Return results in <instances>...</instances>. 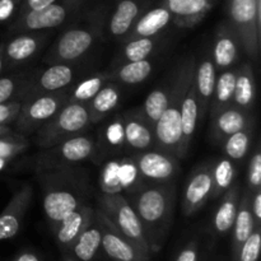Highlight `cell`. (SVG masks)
<instances>
[{
    "instance_id": "836d02e7",
    "label": "cell",
    "mask_w": 261,
    "mask_h": 261,
    "mask_svg": "<svg viewBox=\"0 0 261 261\" xmlns=\"http://www.w3.org/2000/svg\"><path fill=\"white\" fill-rule=\"evenodd\" d=\"M224 142V152L228 155L229 160L241 161L246 157L250 147V129L249 126L244 130L229 135Z\"/></svg>"
},
{
    "instance_id": "681fc988",
    "label": "cell",
    "mask_w": 261,
    "mask_h": 261,
    "mask_svg": "<svg viewBox=\"0 0 261 261\" xmlns=\"http://www.w3.org/2000/svg\"><path fill=\"white\" fill-rule=\"evenodd\" d=\"M4 43H0V71L3 70V65H4Z\"/></svg>"
},
{
    "instance_id": "f35d334b",
    "label": "cell",
    "mask_w": 261,
    "mask_h": 261,
    "mask_svg": "<svg viewBox=\"0 0 261 261\" xmlns=\"http://www.w3.org/2000/svg\"><path fill=\"white\" fill-rule=\"evenodd\" d=\"M247 185L250 191L259 190L261 186V153L257 149L252 154L249 163V172H247Z\"/></svg>"
},
{
    "instance_id": "e575fe53",
    "label": "cell",
    "mask_w": 261,
    "mask_h": 261,
    "mask_svg": "<svg viewBox=\"0 0 261 261\" xmlns=\"http://www.w3.org/2000/svg\"><path fill=\"white\" fill-rule=\"evenodd\" d=\"M106 81V74H98V75L91 76V78L81 82V83L74 88V92L73 94H71L69 102H73V103H86V102H89L97 93H98L99 89L103 87Z\"/></svg>"
},
{
    "instance_id": "9a60e30c",
    "label": "cell",
    "mask_w": 261,
    "mask_h": 261,
    "mask_svg": "<svg viewBox=\"0 0 261 261\" xmlns=\"http://www.w3.org/2000/svg\"><path fill=\"white\" fill-rule=\"evenodd\" d=\"M81 205L78 198L66 190L51 191L43 198V211L54 227L58 226L66 216Z\"/></svg>"
},
{
    "instance_id": "7402d4cb",
    "label": "cell",
    "mask_w": 261,
    "mask_h": 261,
    "mask_svg": "<svg viewBox=\"0 0 261 261\" xmlns=\"http://www.w3.org/2000/svg\"><path fill=\"white\" fill-rule=\"evenodd\" d=\"M255 94H256V87H255L254 71L249 64H245L239 71H236L232 105L247 111L254 105Z\"/></svg>"
},
{
    "instance_id": "2e32d148",
    "label": "cell",
    "mask_w": 261,
    "mask_h": 261,
    "mask_svg": "<svg viewBox=\"0 0 261 261\" xmlns=\"http://www.w3.org/2000/svg\"><path fill=\"white\" fill-rule=\"evenodd\" d=\"M241 45L240 38L237 36L233 27L223 28L217 35L216 43L213 48V63L216 69L224 70L233 65L239 56V46Z\"/></svg>"
},
{
    "instance_id": "d6a6232c",
    "label": "cell",
    "mask_w": 261,
    "mask_h": 261,
    "mask_svg": "<svg viewBox=\"0 0 261 261\" xmlns=\"http://www.w3.org/2000/svg\"><path fill=\"white\" fill-rule=\"evenodd\" d=\"M168 98H170V92H165L163 89L157 88L153 92H150L147 96L143 107L145 120L148 125H150V129L153 130L155 122L160 120L165 110L168 106Z\"/></svg>"
},
{
    "instance_id": "7bdbcfd3",
    "label": "cell",
    "mask_w": 261,
    "mask_h": 261,
    "mask_svg": "<svg viewBox=\"0 0 261 261\" xmlns=\"http://www.w3.org/2000/svg\"><path fill=\"white\" fill-rule=\"evenodd\" d=\"M107 139L115 145H120L125 140L124 138V125L120 122H115L107 129Z\"/></svg>"
},
{
    "instance_id": "5bb4252c",
    "label": "cell",
    "mask_w": 261,
    "mask_h": 261,
    "mask_svg": "<svg viewBox=\"0 0 261 261\" xmlns=\"http://www.w3.org/2000/svg\"><path fill=\"white\" fill-rule=\"evenodd\" d=\"M217 81V69L214 66L213 59L208 58L195 66L194 71V89L198 98L199 112L204 114L212 102L214 93V87Z\"/></svg>"
},
{
    "instance_id": "7a4b0ae2",
    "label": "cell",
    "mask_w": 261,
    "mask_h": 261,
    "mask_svg": "<svg viewBox=\"0 0 261 261\" xmlns=\"http://www.w3.org/2000/svg\"><path fill=\"white\" fill-rule=\"evenodd\" d=\"M173 195L172 186L161 185L145 189L135 200L134 209L142 221L152 252L161 249L165 239L172 214Z\"/></svg>"
},
{
    "instance_id": "d590c367",
    "label": "cell",
    "mask_w": 261,
    "mask_h": 261,
    "mask_svg": "<svg viewBox=\"0 0 261 261\" xmlns=\"http://www.w3.org/2000/svg\"><path fill=\"white\" fill-rule=\"evenodd\" d=\"M261 247V226L255 227L254 232L241 245L233 256V261H257Z\"/></svg>"
},
{
    "instance_id": "d6986e66",
    "label": "cell",
    "mask_w": 261,
    "mask_h": 261,
    "mask_svg": "<svg viewBox=\"0 0 261 261\" xmlns=\"http://www.w3.org/2000/svg\"><path fill=\"white\" fill-rule=\"evenodd\" d=\"M251 191H246L242 196L241 201L239 203L236 218H234L233 227V239H232V256L236 255L241 245L247 240V237L254 232L256 223H255L254 216L251 212Z\"/></svg>"
},
{
    "instance_id": "9c48e42d",
    "label": "cell",
    "mask_w": 261,
    "mask_h": 261,
    "mask_svg": "<svg viewBox=\"0 0 261 261\" xmlns=\"http://www.w3.org/2000/svg\"><path fill=\"white\" fill-rule=\"evenodd\" d=\"M199 119V105L196 98L195 89H194V79L189 86L182 103H181V140L177 149V160L186 157L190 149L191 142L196 132V124Z\"/></svg>"
},
{
    "instance_id": "b9f144b4",
    "label": "cell",
    "mask_w": 261,
    "mask_h": 261,
    "mask_svg": "<svg viewBox=\"0 0 261 261\" xmlns=\"http://www.w3.org/2000/svg\"><path fill=\"white\" fill-rule=\"evenodd\" d=\"M175 261H199V246L195 241H191L180 250Z\"/></svg>"
},
{
    "instance_id": "484cf974",
    "label": "cell",
    "mask_w": 261,
    "mask_h": 261,
    "mask_svg": "<svg viewBox=\"0 0 261 261\" xmlns=\"http://www.w3.org/2000/svg\"><path fill=\"white\" fill-rule=\"evenodd\" d=\"M120 102V91L116 86L110 84L99 89L98 93L91 99L89 117L91 121H98L111 112Z\"/></svg>"
},
{
    "instance_id": "f1b7e54d",
    "label": "cell",
    "mask_w": 261,
    "mask_h": 261,
    "mask_svg": "<svg viewBox=\"0 0 261 261\" xmlns=\"http://www.w3.org/2000/svg\"><path fill=\"white\" fill-rule=\"evenodd\" d=\"M139 13L137 3L133 0H124L116 8L110 22V31L114 36H124L129 32L133 22Z\"/></svg>"
},
{
    "instance_id": "7c38bea8",
    "label": "cell",
    "mask_w": 261,
    "mask_h": 261,
    "mask_svg": "<svg viewBox=\"0 0 261 261\" xmlns=\"http://www.w3.org/2000/svg\"><path fill=\"white\" fill-rule=\"evenodd\" d=\"M93 35L86 30H70L56 42L53 55L58 61H73L89 50Z\"/></svg>"
},
{
    "instance_id": "816d5d0a",
    "label": "cell",
    "mask_w": 261,
    "mask_h": 261,
    "mask_svg": "<svg viewBox=\"0 0 261 261\" xmlns=\"http://www.w3.org/2000/svg\"><path fill=\"white\" fill-rule=\"evenodd\" d=\"M63 261H78V260H76L74 256H66Z\"/></svg>"
},
{
    "instance_id": "4fadbf2b",
    "label": "cell",
    "mask_w": 261,
    "mask_h": 261,
    "mask_svg": "<svg viewBox=\"0 0 261 261\" xmlns=\"http://www.w3.org/2000/svg\"><path fill=\"white\" fill-rule=\"evenodd\" d=\"M211 0H167L171 18L178 27H193L211 9Z\"/></svg>"
},
{
    "instance_id": "bcb514c9",
    "label": "cell",
    "mask_w": 261,
    "mask_h": 261,
    "mask_svg": "<svg viewBox=\"0 0 261 261\" xmlns=\"http://www.w3.org/2000/svg\"><path fill=\"white\" fill-rule=\"evenodd\" d=\"M55 2L56 0H27V5L30 10H40Z\"/></svg>"
},
{
    "instance_id": "f5cc1de1",
    "label": "cell",
    "mask_w": 261,
    "mask_h": 261,
    "mask_svg": "<svg viewBox=\"0 0 261 261\" xmlns=\"http://www.w3.org/2000/svg\"><path fill=\"white\" fill-rule=\"evenodd\" d=\"M135 261H150V260H135Z\"/></svg>"
},
{
    "instance_id": "83f0119b",
    "label": "cell",
    "mask_w": 261,
    "mask_h": 261,
    "mask_svg": "<svg viewBox=\"0 0 261 261\" xmlns=\"http://www.w3.org/2000/svg\"><path fill=\"white\" fill-rule=\"evenodd\" d=\"M71 81H73V70L70 66L64 65V64H55L41 74L38 83L43 92L50 93V92H58L65 88L68 84L71 83Z\"/></svg>"
},
{
    "instance_id": "cb8c5ba5",
    "label": "cell",
    "mask_w": 261,
    "mask_h": 261,
    "mask_svg": "<svg viewBox=\"0 0 261 261\" xmlns=\"http://www.w3.org/2000/svg\"><path fill=\"white\" fill-rule=\"evenodd\" d=\"M234 82H236V71L224 70L217 78L214 87L213 98H212V114L217 115L233 102Z\"/></svg>"
},
{
    "instance_id": "8d00e7d4",
    "label": "cell",
    "mask_w": 261,
    "mask_h": 261,
    "mask_svg": "<svg viewBox=\"0 0 261 261\" xmlns=\"http://www.w3.org/2000/svg\"><path fill=\"white\" fill-rule=\"evenodd\" d=\"M154 42L150 37L133 38L126 43L124 48V55L127 61L144 60L152 54Z\"/></svg>"
},
{
    "instance_id": "ba28073f",
    "label": "cell",
    "mask_w": 261,
    "mask_h": 261,
    "mask_svg": "<svg viewBox=\"0 0 261 261\" xmlns=\"http://www.w3.org/2000/svg\"><path fill=\"white\" fill-rule=\"evenodd\" d=\"M213 168L203 166L191 175L184 193L182 211L185 216H193L212 198Z\"/></svg>"
},
{
    "instance_id": "ac0fdd59",
    "label": "cell",
    "mask_w": 261,
    "mask_h": 261,
    "mask_svg": "<svg viewBox=\"0 0 261 261\" xmlns=\"http://www.w3.org/2000/svg\"><path fill=\"white\" fill-rule=\"evenodd\" d=\"M247 126H249V117L246 111L234 105H229L228 107L214 115L213 133L216 139L221 142Z\"/></svg>"
},
{
    "instance_id": "44dd1931",
    "label": "cell",
    "mask_w": 261,
    "mask_h": 261,
    "mask_svg": "<svg viewBox=\"0 0 261 261\" xmlns=\"http://www.w3.org/2000/svg\"><path fill=\"white\" fill-rule=\"evenodd\" d=\"M240 203V193L237 186L232 185L224 193L222 203L217 208L214 214V229L218 234H226L233 227L234 218L237 214V208Z\"/></svg>"
},
{
    "instance_id": "30bf717a",
    "label": "cell",
    "mask_w": 261,
    "mask_h": 261,
    "mask_svg": "<svg viewBox=\"0 0 261 261\" xmlns=\"http://www.w3.org/2000/svg\"><path fill=\"white\" fill-rule=\"evenodd\" d=\"M137 166L145 178L161 182L173 178L178 168L176 157L163 152L143 153L138 157Z\"/></svg>"
},
{
    "instance_id": "7dc6e473",
    "label": "cell",
    "mask_w": 261,
    "mask_h": 261,
    "mask_svg": "<svg viewBox=\"0 0 261 261\" xmlns=\"http://www.w3.org/2000/svg\"><path fill=\"white\" fill-rule=\"evenodd\" d=\"M12 261H42V260H41V257L38 256L36 252L23 251V252H19V254H18Z\"/></svg>"
},
{
    "instance_id": "603a6c76",
    "label": "cell",
    "mask_w": 261,
    "mask_h": 261,
    "mask_svg": "<svg viewBox=\"0 0 261 261\" xmlns=\"http://www.w3.org/2000/svg\"><path fill=\"white\" fill-rule=\"evenodd\" d=\"M171 19H172L171 13L168 12L167 8H155L138 20L130 38L133 40L140 37H152L162 31Z\"/></svg>"
},
{
    "instance_id": "ffe728a7",
    "label": "cell",
    "mask_w": 261,
    "mask_h": 261,
    "mask_svg": "<svg viewBox=\"0 0 261 261\" xmlns=\"http://www.w3.org/2000/svg\"><path fill=\"white\" fill-rule=\"evenodd\" d=\"M99 249H101V227L94 217L87 228L79 234L70 250L73 256L78 261H93Z\"/></svg>"
},
{
    "instance_id": "1f68e13d",
    "label": "cell",
    "mask_w": 261,
    "mask_h": 261,
    "mask_svg": "<svg viewBox=\"0 0 261 261\" xmlns=\"http://www.w3.org/2000/svg\"><path fill=\"white\" fill-rule=\"evenodd\" d=\"M152 73V63L147 59L139 61H127V64L117 69L115 78L125 84H138L144 82Z\"/></svg>"
},
{
    "instance_id": "4dcf8cb0",
    "label": "cell",
    "mask_w": 261,
    "mask_h": 261,
    "mask_svg": "<svg viewBox=\"0 0 261 261\" xmlns=\"http://www.w3.org/2000/svg\"><path fill=\"white\" fill-rule=\"evenodd\" d=\"M236 177V168L229 158H222L213 168V193L212 198L223 195L232 185Z\"/></svg>"
},
{
    "instance_id": "5b68a950",
    "label": "cell",
    "mask_w": 261,
    "mask_h": 261,
    "mask_svg": "<svg viewBox=\"0 0 261 261\" xmlns=\"http://www.w3.org/2000/svg\"><path fill=\"white\" fill-rule=\"evenodd\" d=\"M65 101L64 93H46L22 103L17 117V126L23 132H32L43 122L53 119Z\"/></svg>"
},
{
    "instance_id": "c3c4849f",
    "label": "cell",
    "mask_w": 261,
    "mask_h": 261,
    "mask_svg": "<svg viewBox=\"0 0 261 261\" xmlns=\"http://www.w3.org/2000/svg\"><path fill=\"white\" fill-rule=\"evenodd\" d=\"M9 134H13L12 129H10L9 126H7V125H0V138L5 137V135H9Z\"/></svg>"
},
{
    "instance_id": "277c9868",
    "label": "cell",
    "mask_w": 261,
    "mask_h": 261,
    "mask_svg": "<svg viewBox=\"0 0 261 261\" xmlns=\"http://www.w3.org/2000/svg\"><path fill=\"white\" fill-rule=\"evenodd\" d=\"M50 120L40 133V143L42 147H51L71 135L83 132L91 122L89 111L84 103L73 102H68V105L61 107Z\"/></svg>"
},
{
    "instance_id": "60d3db41",
    "label": "cell",
    "mask_w": 261,
    "mask_h": 261,
    "mask_svg": "<svg viewBox=\"0 0 261 261\" xmlns=\"http://www.w3.org/2000/svg\"><path fill=\"white\" fill-rule=\"evenodd\" d=\"M17 89V81L12 76L0 78V103L9 102Z\"/></svg>"
},
{
    "instance_id": "3957f363",
    "label": "cell",
    "mask_w": 261,
    "mask_h": 261,
    "mask_svg": "<svg viewBox=\"0 0 261 261\" xmlns=\"http://www.w3.org/2000/svg\"><path fill=\"white\" fill-rule=\"evenodd\" d=\"M101 211L142 254L150 257L152 250L145 236L142 221L124 196L119 194L105 195L101 200Z\"/></svg>"
},
{
    "instance_id": "ab89813d",
    "label": "cell",
    "mask_w": 261,
    "mask_h": 261,
    "mask_svg": "<svg viewBox=\"0 0 261 261\" xmlns=\"http://www.w3.org/2000/svg\"><path fill=\"white\" fill-rule=\"evenodd\" d=\"M22 107V102L9 101L0 103V125H7L17 120Z\"/></svg>"
},
{
    "instance_id": "e0dca14e",
    "label": "cell",
    "mask_w": 261,
    "mask_h": 261,
    "mask_svg": "<svg viewBox=\"0 0 261 261\" xmlns=\"http://www.w3.org/2000/svg\"><path fill=\"white\" fill-rule=\"evenodd\" d=\"M66 15H68V9L65 5L53 3L40 10H30L23 18L20 27L30 31L58 27L66 19Z\"/></svg>"
},
{
    "instance_id": "f546056e",
    "label": "cell",
    "mask_w": 261,
    "mask_h": 261,
    "mask_svg": "<svg viewBox=\"0 0 261 261\" xmlns=\"http://www.w3.org/2000/svg\"><path fill=\"white\" fill-rule=\"evenodd\" d=\"M60 154L68 162H79L93 152V142L87 137H71L64 140L60 147Z\"/></svg>"
},
{
    "instance_id": "74e56055",
    "label": "cell",
    "mask_w": 261,
    "mask_h": 261,
    "mask_svg": "<svg viewBox=\"0 0 261 261\" xmlns=\"http://www.w3.org/2000/svg\"><path fill=\"white\" fill-rule=\"evenodd\" d=\"M28 148V142L22 135L9 134L0 138V158L12 160Z\"/></svg>"
},
{
    "instance_id": "6da1fadb",
    "label": "cell",
    "mask_w": 261,
    "mask_h": 261,
    "mask_svg": "<svg viewBox=\"0 0 261 261\" xmlns=\"http://www.w3.org/2000/svg\"><path fill=\"white\" fill-rule=\"evenodd\" d=\"M194 71L195 61L193 58L181 64L170 89L167 109L153 127V137L160 149L173 157L177 155L181 140V103L194 79Z\"/></svg>"
},
{
    "instance_id": "f907efd6",
    "label": "cell",
    "mask_w": 261,
    "mask_h": 261,
    "mask_svg": "<svg viewBox=\"0 0 261 261\" xmlns=\"http://www.w3.org/2000/svg\"><path fill=\"white\" fill-rule=\"evenodd\" d=\"M12 160H5V158H0V172L2 171H4L5 168H7V166L9 165V162Z\"/></svg>"
},
{
    "instance_id": "f6af8a7d",
    "label": "cell",
    "mask_w": 261,
    "mask_h": 261,
    "mask_svg": "<svg viewBox=\"0 0 261 261\" xmlns=\"http://www.w3.org/2000/svg\"><path fill=\"white\" fill-rule=\"evenodd\" d=\"M251 212L256 226H261V190L251 193Z\"/></svg>"
},
{
    "instance_id": "d4e9b609",
    "label": "cell",
    "mask_w": 261,
    "mask_h": 261,
    "mask_svg": "<svg viewBox=\"0 0 261 261\" xmlns=\"http://www.w3.org/2000/svg\"><path fill=\"white\" fill-rule=\"evenodd\" d=\"M40 47V40L35 36H18L4 47V61L9 64L28 60Z\"/></svg>"
},
{
    "instance_id": "ee69618b",
    "label": "cell",
    "mask_w": 261,
    "mask_h": 261,
    "mask_svg": "<svg viewBox=\"0 0 261 261\" xmlns=\"http://www.w3.org/2000/svg\"><path fill=\"white\" fill-rule=\"evenodd\" d=\"M17 9V0H0V23L7 22Z\"/></svg>"
},
{
    "instance_id": "52a82bcc",
    "label": "cell",
    "mask_w": 261,
    "mask_h": 261,
    "mask_svg": "<svg viewBox=\"0 0 261 261\" xmlns=\"http://www.w3.org/2000/svg\"><path fill=\"white\" fill-rule=\"evenodd\" d=\"M32 196L33 189L30 184H24L22 188L14 191L9 203L0 213V242L13 239L19 233Z\"/></svg>"
},
{
    "instance_id": "4316f807",
    "label": "cell",
    "mask_w": 261,
    "mask_h": 261,
    "mask_svg": "<svg viewBox=\"0 0 261 261\" xmlns=\"http://www.w3.org/2000/svg\"><path fill=\"white\" fill-rule=\"evenodd\" d=\"M125 142L135 149H147L154 140L153 130L143 120L127 117L124 121Z\"/></svg>"
},
{
    "instance_id": "8992f818",
    "label": "cell",
    "mask_w": 261,
    "mask_h": 261,
    "mask_svg": "<svg viewBox=\"0 0 261 261\" xmlns=\"http://www.w3.org/2000/svg\"><path fill=\"white\" fill-rule=\"evenodd\" d=\"M101 227V247L114 261H135L150 260L139 251L119 229L111 219L99 209L94 214Z\"/></svg>"
},
{
    "instance_id": "8fae6325",
    "label": "cell",
    "mask_w": 261,
    "mask_h": 261,
    "mask_svg": "<svg viewBox=\"0 0 261 261\" xmlns=\"http://www.w3.org/2000/svg\"><path fill=\"white\" fill-rule=\"evenodd\" d=\"M93 218L94 213L91 208L84 205L78 206L55 227V237L58 244L63 249H70L79 234L87 228Z\"/></svg>"
}]
</instances>
